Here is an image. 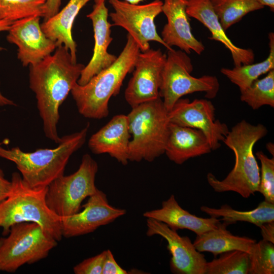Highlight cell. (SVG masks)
Returning a JSON list of instances; mask_svg holds the SVG:
<instances>
[{
    "label": "cell",
    "mask_w": 274,
    "mask_h": 274,
    "mask_svg": "<svg viewBox=\"0 0 274 274\" xmlns=\"http://www.w3.org/2000/svg\"><path fill=\"white\" fill-rule=\"evenodd\" d=\"M97 171L96 161L89 154H84L77 171L60 176L48 186L46 202L48 208L60 217L80 211L83 201L98 189L95 184Z\"/></svg>",
    "instance_id": "cell-9"
},
{
    "label": "cell",
    "mask_w": 274,
    "mask_h": 274,
    "mask_svg": "<svg viewBox=\"0 0 274 274\" xmlns=\"http://www.w3.org/2000/svg\"><path fill=\"white\" fill-rule=\"evenodd\" d=\"M127 273V271L117 263L112 252L109 249L106 250L101 274Z\"/></svg>",
    "instance_id": "cell-33"
},
{
    "label": "cell",
    "mask_w": 274,
    "mask_h": 274,
    "mask_svg": "<svg viewBox=\"0 0 274 274\" xmlns=\"http://www.w3.org/2000/svg\"><path fill=\"white\" fill-rule=\"evenodd\" d=\"M89 124L80 131L61 138L53 149H38L25 152L19 147L5 149L0 145V157L14 162L23 181L32 187H47L64 175L71 155L85 143Z\"/></svg>",
    "instance_id": "cell-4"
},
{
    "label": "cell",
    "mask_w": 274,
    "mask_h": 274,
    "mask_svg": "<svg viewBox=\"0 0 274 274\" xmlns=\"http://www.w3.org/2000/svg\"><path fill=\"white\" fill-rule=\"evenodd\" d=\"M12 190V182L7 180L0 168V202L5 199Z\"/></svg>",
    "instance_id": "cell-35"
},
{
    "label": "cell",
    "mask_w": 274,
    "mask_h": 274,
    "mask_svg": "<svg viewBox=\"0 0 274 274\" xmlns=\"http://www.w3.org/2000/svg\"><path fill=\"white\" fill-rule=\"evenodd\" d=\"M249 263V253L232 250L207 262L206 274H248Z\"/></svg>",
    "instance_id": "cell-28"
},
{
    "label": "cell",
    "mask_w": 274,
    "mask_h": 274,
    "mask_svg": "<svg viewBox=\"0 0 274 274\" xmlns=\"http://www.w3.org/2000/svg\"><path fill=\"white\" fill-rule=\"evenodd\" d=\"M114 11L109 14L112 26L124 28L136 43L141 52L150 48L149 42L168 47L158 34L155 18L162 12L163 2L154 0L149 3L133 4L122 0H109Z\"/></svg>",
    "instance_id": "cell-10"
},
{
    "label": "cell",
    "mask_w": 274,
    "mask_h": 274,
    "mask_svg": "<svg viewBox=\"0 0 274 274\" xmlns=\"http://www.w3.org/2000/svg\"><path fill=\"white\" fill-rule=\"evenodd\" d=\"M91 0H70L56 14L41 24L46 36L55 42L57 47L67 49L74 62H77V44L72 36L74 20L81 9Z\"/></svg>",
    "instance_id": "cell-22"
},
{
    "label": "cell",
    "mask_w": 274,
    "mask_h": 274,
    "mask_svg": "<svg viewBox=\"0 0 274 274\" xmlns=\"http://www.w3.org/2000/svg\"><path fill=\"white\" fill-rule=\"evenodd\" d=\"M192 61L188 54L174 49L168 50L162 73L159 96L168 112L182 96L197 92H205L209 99L215 97L219 90V83L215 76L191 75Z\"/></svg>",
    "instance_id": "cell-8"
},
{
    "label": "cell",
    "mask_w": 274,
    "mask_h": 274,
    "mask_svg": "<svg viewBox=\"0 0 274 274\" xmlns=\"http://www.w3.org/2000/svg\"><path fill=\"white\" fill-rule=\"evenodd\" d=\"M257 1L263 7H268L270 10H274V0H257Z\"/></svg>",
    "instance_id": "cell-39"
},
{
    "label": "cell",
    "mask_w": 274,
    "mask_h": 274,
    "mask_svg": "<svg viewBox=\"0 0 274 274\" xmlns=\"http://www.w3.org/2000/svg\"><path fill=\"white\" fill-rule=\"evenodd\" d=\"M47 0H0V19L14 21L38 15L42 17Z\"/></svg>",
    "instance_id": "cell-29"
},
{
    "label": "cell",
    "mask_w": 274,
    "mask_h": 274,
    "mask_svg": "<svg viewBox=\"0 0 274 274\" xmlns=\"http://www.w3.org/2000/svg\"><path fill=\"white\" fill-rule=\"evenodd\" d=\"M263 240L274 244V221L263 224L260 227Z\"/></svg>",
    "instance_id": "cell-36"
},
{
    "label": "cell",
    "mask_w": 274,
    "mask_h": 274,
    "mask_svg": "<svg viewBox=\"0 0 274 274\" xmlns=\"http://www.w3.org/2000/svg\"><path fill=\"white\" fill-rule=\"evenodd\" d=\"M12 190L0 202V227L7 235L11 227L17 223L32 222L38 224L57 242L62 237L60 217L47 206V187H32L17 172L12 175Z\"/></svg>",
    "instance_id": "cell-5"
},
{
    "label": "cell",
    "mask_w": 274,
    "mask_h": 274,
    "mask_svg": "<svg viewBox=\"0 0 274 274\" xmlns=\"http://www.w3.org/2000/svg\"><path fill=\"white\" fill-rule=\"evenodd\" d=\"M40 19L35 15L14 21L8 30L7 39L17 46V57L23 66L37 63L57 47L43 31Z\"/></svg>",
    "instance_id": "cell-15"
},
{
    "label": "cell",
    "mask_w": 274,
    "mask_h": 274,
    "mask_svg": "<svg viewBox=\"0 0 274 274\" xmlns=\"http://www.w3.org/2000/svg\"><path fill=\"white\" fill-rule=\"evenodd\" d=\"M61 0H47L43 7L42 17L44 21L56 14L59 11Z\"/></svg>",
    "instance_id": "cell-34"
},
{
    "label": "cell",
    "mask_w": 274,
    "mask_h": 274,
    "mask_svg": "<svg viewBox=\"0 0 274 274\" xmlns=\"http://www.w3.org/2000/svg\"><path fill=\"white\" fill-rule=\"evenodd\" d=\"M186 12L189 17L196 19L209 29L211 33L210 39L220 42L230 51L234 66L253 62V50L236 46L227 37L211 0H188Z\"/></svg>",
    "instance_id": "cell-19"
},
{
    "label": "cell",
    "mask_w": 274,
    "mask_h": 274,
    "mask_svg": "<svg viewBox=\"0 0 274 274\" xmlns=\"http://www.w3.org/2000/svg\"><path fill=\"white\" fill-rule=\"evenodd\" d=\"M140 52L136 43L128 34L123 49L112 64L85 85L77 83L74 86L71 92L81 115L94 119L108 116L111 97L119 92L125 78L133 71Z\"/></svg>",
    "instance_id": "cell-3"
},
{
    "label": "cell",
    "mask_w": 274,
    "mask_h": 274,
    "mask_svg": "<svg viewBox=\"0 0 274 274\" xmlns=\"http://www.w3.org/2000/svg\"><path fill=\"white\" fill-rule=\"evenodd\" d=\"M143 216L162 222L176 230H190L196 235L217 227L221 222L218 218H204L190 213L179 205L173 194L162 201L160 208L146 211Z\"/></svg>",
    "instance_id": "cell-21"
},
{
    "label": "cell",
    "mask_w": 274,
    "mask_h": 274,
    "mask_svg": "<svg viewBox=\"0 0 274 274\" xmlns=\"http://www.w3.org/2000/svg\"><path fill=\"white\" fill-rule=\"evenodd\" d=\"M166 55L160 49L140 52L133 74L124 93L128 104L133 108L160 97L159 89Z\"/></svg>",
    "instance_id": "cell-12"
},
{
    "label": "cell",
    "mask_w": 274,
    "mask_h": 274,
    "mask_svg": "<svg viewBox=\"0 0 274 274\" xmlns=\"http://www.w3.org/2000/svg\"><path fill=\"white\" fill-rule=\"evenodd\" d=\"M249 255L248 274H273V244L262 239L253 246Z\"/></svg>",
    "instance_id": "cell-30"
},
{
    "label": "cell",
    "mask_w": 274,
    "mask_h": 274,
    "mask_svg": "<svg viewBox=\"0 0 274 274\" xmlns=\"http://www.w3.org/2000/svg\"><path fill=\"white\" fill-rule=\"evenodd\" d=\"M13 21L0 19V31H8Z\"/></svg>",
    "instance_id": "cell-38"
},
{
    "label": "cell",
    "mask_w": 274,
    "mask_h": 274,
    "mask_svg": "<svg viewBox=\"0 0 274 274\" xmlns=\"http://www.w3.org/2000/svg\"><path fill=\"white\" fill-rule=\"evenodd\" d=\"M82 207V211L60 217L62 236L69 238L92 232L126 213L124 209L111 206L107 195L98 189Z\"/></svg>",
    "instance_id": "cell-14"
},
{
    "label": "cell",
    "mask_w": 274,
    "mask_h": 274,
    "mask_svg": "<svg viewBox=\"0 0 274 274\" xmlns=\"http://www.w3.org/2000/svg\"><path fill=\"white\" fill-rule=\"evenodd\" d=\"M170 123L201 131L206 136L212 150L221 146L229 130L228 126L216 119L215 108L208 99H179L168 112Z\"/></svg>",
    "instance_id": "cell-11"
},
{
    "label": "cell",
    "mask_w": 274,
    "mask_h": 274,
    "mask_svg": "<svg viewBox=\"0 0 274 274\" xmlns=\"http://www.w3.org/2000/svg\"><path fill=\"white\" fill-rule=\"evenodd\" d=\"M269 52L267 57L263 61L253 63L234 66L232 68L223 67L221 73L232 83L236 85L240 92L249 87L258 78L274 70V34H268Z\"/></svg>",
    "instance_id": "cell-25"
},
{
    "label": "cell",
    "mask_w": 274,
    "mask_h": 274,
    "mask_svg": "<svg viewBox=\"0 0 274 274\" xmlns=\"http://www.w3.org/2000/svg\"><path fill=\"white\" fill-rule=\"evenodd\" d=\"M131 139L127 115L114 116L89 139L88 145L95 154H108L125 165L128 161L129 145Z\"/></svg>",
    "instance_id": "cell-18"
},
{
    "label": "cell",
    "mask_w": 274,
    "mask_h": 274,
    "mask_svg": "<svg viewBox=\"0 0 274 274\" xmlns=\"http://www.w3.org/2000/svg\"><path fill=\"white\" fill-rule=\"evenodd\" d=\"M261 163V175L258 191L264 200L274 203V157H268L262 151L256 153Z\"/></svg>",
    "instance_id": "cell-31"
},
{
    "label": "cell",
    "mask_w": 274,
    "mask_h": 274,
    "mask_svg": "<svg viewBox=\"0 0 274 274\" xmlns=\"http://www.w3.org/2000/svg\"><path fill=\"white\" fill-rule=\"evenodd\" d=\"M212 151L201 131L170 123L164 153L170 161L182 164L190 158Z\"/></svg>",
    "instance_id": "cell-20"
},
{
    "label": "cell",
    "mask_w": 274,
    "mask_h": 274,
    "mask_svg": "<svg viewBox=\"0 0 274 274\" xmlns=\"http://www.w3.org/2000/svg\"><path fill=\"white\" fill-rule=\"evenodd\" d=\"M228 225L225 222H220L217 227L197 235L193 243L195 249L201 253H211L215 257L232 250L249 253L256 241L232 234L226 229Z\"/></svg>",
    "instance_id": "cell-23"
},
{
    "label": "cell",
    "mask_w": 274,
    "mask_h": 274,
    "mask_svg": "<svg viewBox=\"0 0 274 274\" xmlns=\"http://www.w3.org/2000/svg\"><path fill=\"white\" fill-rule=\"evenodd\" d=\"M211 2L225 31L248 13L264 8L257 0H211Z\"/></svg>",
    "instance_id": "cell-26"
},
{
    "label": "cell",
    "mask_w": 274,
    "mask_h": 274,
    "mask_svg": "<svg viewBox=\"0 0 274 274\" xmlns=\"http://www.w3.org/2000/svg\"><path fill=\"white\" fill-rule=\"evenodd\" d=\"M17 106L12 100L5 97L0 91V106Z\"/></svg>",
    "instance_id": "cell-37"
},
{
    "label": "cell",
    "mask_w": 274,
    "mask_h": 274,
    "mask_svg": "<svg viewBox=\"0 0 274 274\" xmlns=\"http://www.w3.org/2000/svg\"><path fill=\"white\" fill-rule=\"evenodd\" d=\"M148 236L159 235L167 243L171 255L170 270L176 274H206L207 260L195 248L190 239L181 236L177 230L158 220L147 218Z\"/></svg>",
    "instance_id": "cell-13"
},
{
    "label": "cell",
    "mask_w": 274,
    "mask_h": 274,
    "mask_svg": "<svg viewBox=\"0 0 274 274\" xmlns=\"http://www.w3.org/2000/svg\"><path fill=\"white\" fill-rule=\"evenodd\" d=\"M241 100L253 110L263 106L274 107V70L267 75L255 80L251 85L241 92Z\"/></svg>",
    "instance_id": "cell-27"
},
{
    "label": "cell",
    "mask_w": 274,
    "mask_h": 274,
    "mask_svg": "<svg viewBox=\"0 0 274 274\" xmlns=\"http://www.w3.org/2000/svg\"><path fill=\"white\" fill-rule=\"evenodd\" d=\"M200 210L211 217L221 218L220 221L228 225L243 221L260 227L265 223L274 221V203L265 200L259 203L255 209L247 211H237L227 204L218 209L203 206L200 207Z\"/></svg>",
    "instance_id": "cell-24"
},
{
    "label": "cell",
    "mask_w": 274,
    "mask_h": 274,
    "mask_svg": "<svg viewBox=\"0 0 274 274\" xmlns=\"http://www.w3.org/2000/svg\"><path fill=\"white\" fill-rule=\"evenodd\" d=\"M106 250L84 259L73 268L75 274H101Z\"/></svg>",
    "instance_id": "cell-32"
},
{
    "label": "cell",
    "mask_w": 274,
    "mask_h": 274,
    "mask_svg": "<svg viewBox=\"0 0 274 274\" xmlns=\"http://www.w3.org/2000/svg\"><path fill=\"white\" fill-rule=\"evenodd\" d=\"M266 148L267 150L272 155V156H273V144L272 143H269L266 145Z\"/></svg>",
    "instance_id": "cell-40"
},
{
    "label": "cell",
    "mask_w": 274,
    "mask_h": 274,
    "mask_svg": "<svg viewBox=\"0 0 274 274\" xmlns=\"http://www.w3.org/2000/svg\"><path fill=\"white\" fill-rule=\"evenodd\" d=\"M104 1H106V0H104ZM123 1H125L128 3H129L130 4H139V3L140 2H142L143 1H144L145 0H123Z\"/></svg>",
    "instance_id": "cell-41"
},
{
    "label": "cell",
    "mask_w": 274,
    "mask_h": 274,
    "mask_svg": "<svg viewBox=\"0 0 274 274\" xmlns=\"http://www.w3.org/2000/svg\"><path fill=\"white\" fill-rule=\"evenodd\" d=\"M188 0H164L162 12L167 18V23L161 33V38L168 48H179L187 54L191 51L200 55L204 46L192 32L189 16L186 12Z\"/></svg>",
    "instance_id": "cell-17"
},
{
    "label": "cell",
    "mask_w": 274,
    "mask_h": 274,
    "mask_svg": "<svg viewBox=\"0 0 274 274\" xmlns=\"http://www.w3.org/2000/svg\"><path fill=\"white\" fill-rule=\"evenodd\" d=\"M127 116L131 134L129 161L152 162L163 154L170 122L161 98L132 108Z\"/></svg>",
    "instance_id": "cell-6"
},
{
    "label": "cell",
    "mask_w": 274,
    "mask_h": 274,
    "mask_svg": "<svg viewBox=\"0 0 274 274\" xmlns=\"http://www.w3.org/2000/svg\"><path fill=\"white\" fill-rule=\"evenodd\" d=\"M84 66L73 61L64 46L29 66V87L36 95L45 135L57 144L61 140L57 130L59 107L77 83Z\"/></svg>",
    "instance_id": "cell-1"
},
{
    "label": "cell",
    "mask_w": 274,
    "mask_h": 274,
    "mask_svg": "<svg viewBox=\"0 0 274 274\" xmlns=\"http://www.w3.org/2000/svg\"><path fill=\"white\" fill-rule=\"evenodd\" d=\"M93 10L87 15L92 23L94 46L92 57L83 69L77 83L86 84L93 76L108 67L116 60L117 56L108 51L113 40L111 37L112 26L108 21V9L104 0H94Z\"/></svg>",
    "instance_id": "cell-16"
},
{
    "label": "cell",
    "mask_w": 274,
    "mask_h": 274,
    "mask_svg": "<svg viewBox=\"0 0 274 274\" xmlns=\"http://www.w3.org/2000/svg\"><path fill=\"white\" fill-rule=\"evenodd\" d=\"M267 133L264 125L252 124L245 120L232 127L223 142L234 153L233 168L222 180L212 173L207 175L208 183L215 192H234L247 198L258 191L260 168L253 148Z\"/></svg>",
    "instance_id": "cell-2"
},
{
    "label": "cell",
    "mask_w": 274,
    "mask_h": 274,
    "mask_svg": "<svg viewBox=\"0 0 274 274\" xmlns=\"http://www.w3.org/2000/svg\"><path fill=\"white\" fill-rule=\"evenodd\" d=\"M0 239V271L8 272L46 258L57 244L55 239L32 222L12 225L7 237Z\"/></svg>",
    "instance_id": "cell-7"
},
{
    "label": "cell",
    "mask_w": 274,
    "mask_h": 274,
    "mask_svg": "<svg viewBox=\"0 0 274 274\" xmlns=\"http://www.w3.org/2000/svg\"><path fill=\"white\" fill-rule=\"evenodd\" d=\"M1 239H0V246H1Z\"/></svg>",
    "instance_id": "cell-42"
}]
</instances>
